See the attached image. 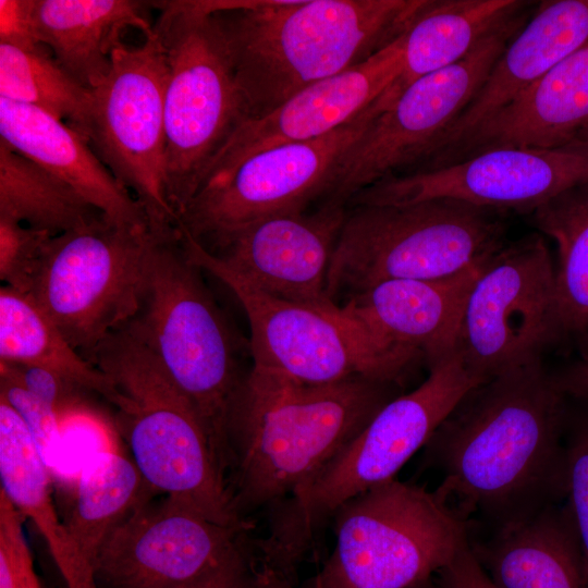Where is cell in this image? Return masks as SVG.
Returning <instances> with one entry per match:
<instances>
[{"label":"cell","instance_id":"obj_15","mask_svg":"<svg viewBox=\"0 0 588 588\" xmlns=\"http://www.w3.org/2000/svg\"><path fill=\"white\" fill-rule=\"evenodd\" d=\"M561 338L555 267L540 234L505 244L488 260L466 302L456 350L480 383L541 358Z\"/></svg>","mask_w":588,"mask_h":588},{"label":"cell","instance_id":"obj_37","mask_svg":"<svg viewBox=\"0 0 588 588\" xmlns=\"http://www.w3.org/2000/svg\"><path fill=\"white\" fill-rule=\"evenodd\" d=\"M24 517L0 489V588L19 587V541Z\"/></svg>","mask_w":588,"mask_h":588},{"label":"cell","instance_id":"obj_38","mask_svg":"<svg viewBox=\"0 0 588 588\" xmlns=\"http://www.w3.org/2000/svg\"><path fill=\"white\" fill-rule=\"evenodd\" d=\"M259 564L254 541L218 569L174 588H255Z\"/></svg>","mask_w":588,"mask_h":588},{"label":"cell","instance_id":"obj_19","mask_svg":"<svg viewBox=\"0 0 588 588\" xmlns=\"http://www.w3.org/2000/svg\"><path fill=\"white\" fill-rule=\"evenodd\" d=\"M404 34L368 60L302 89L261 117L242 121L204 181L254 154L321 137L356 118L400 74Z\"/></svg>","mask_w":588,"mask_h":588},{"label":"cell","instance_id":"obj_21","mask_svg":"<svg viewBox=\"0 0 588 588\" xmlns=\"http://www.w3.org/2000/svg\"><path fill=\"white\" fill-rule=\"evenodd\" d=\"M588 125V42L559 62L456 146L425 167L433 170L498 148L553 149Z\"/></svg>","mask_w":588,"mask_h":588},{"label":"cell","instance_id":"obj_5","mask_svg":"<svg viewBox=\"0 0 588 588\" xmlns=\"http://www.w3.org/2000/svg\"><path fill=\"white\" fill-rule=\"evenodd\" d=\"M428 368L421 384L389 401L311 479L266 511L267 534L255 540L264 567L296 580L299 565L336 509L394 479L464 395L480 384L456 348Z\"/></svg>","mask_w":588,"mask_h":588},{"label":"cell","instance_id":"obj_10","mask_svg":"<svg viewBox=\"0 0 588 588\" xmlns=\"http://www.w3.org/2000/svg\"><path fill=\"white\" fill-rule=\"evenodd\" d=\"M189 259L236 296L250 329V368L303 384L319 385L353 376L397 383L409 355L380 344L342 306L324 308L272 296L225 266L180 230Z\"/></svg>","mask_w":588,"mask_h":588},{"label":"cell","instance_id":"obj_43","mask_svg":"<svg viewBox=\"0 0 588 588\" xmlns=\"http://www.w3.org/2000/svg\"><path fill=\"white\" fill-rule=\"evenodd\" d=\"M255 588H321V584L318 576H315L305 584L297 586L295 581L260 567Z\"/></svg>","mask_w":588,"mask_h":588},{"label":"cell","instance_id":"obj_35","mask_svg":"<svg viewBox=\"0 0 588 588\" xmlns=\"http://www.w3.org/2000/svg\"><path fill=\"white\" fill-rule=\"evenodd\" d=\"M49 234L0 217V279L28 293Z\"/></svg>","mask_w":588,"mask_h":588},{"label":"cell","instance_id":"obj_4","mask_svg":"<svg viewBox=\"0 0 588 588\" xmlns=\"http://www.w3.org/2000/svg\"><path fill=\"white\" fill-rule=\"evenodd\" d=\"M123 328L189 401L226 478L234 465L235 418L249 373L242 370L240 357L249 344L244 346L234 334L179 230L152 234L140 305Z\"/></svg>","mask_w":588,"mask_h":588},{"label":"cell","instance_id":"obj_27","mask_svg":"<svg viewBox=\"0 0 588 588\" xmlns=\"http://www.w3.org/2000/svg\"><path fill=\"white\" fill-rule=\"evenodd\" d=\"M528 4L520 0H428L404 34L400 74L377 99L382 111L417 79L463 59Z\"/></svg>","mask_w":588,"mask_h":588},{"label":"cell","instance_id":"obj_36","mask_svg":"<svg viewBox=\"0 0 588 588\" xmlns=\"http://www.w3.org/2000/svg\"><path fill=\"white\" fill-rule=\"evenodd\" d=\"M0 376L13 380L49 406L57 414L59 420L66 413L86 402L82 394L83 391H86L85 389L62 375L41 366L0 362Z\"/></svg>","mask_w":588,"mask_h":588},{"label":"cell","instance_id":"obj_33","mask_svg":"<svg viewBox=\"0 0 588 588\" xmlns=\"http://www.w3.org/2000/svg\"><path fill=\"white\" fill-rule=\"evenodd\" d=\"M565 507L580 551L585 588H588V415L566 416Z\"/></svg>","mask_w":588,"mask_h":588},{"label":"cell","instance_id":"obj_6","mask_svg":"<svg viewBox=\"0 0 588 588\" xmlns=\"http://www.w3.org/2000/svg\"><path fill=\"white\" fill-rule=\"evenodd\" d=\"M88 360L113 383L117 427L148 485L209 519L246 530L203 424L154 355L125 328L107 336Z\"/></svg>","mask_w":588,"mask_h":588},{"label":"cell","instance_id":"obj_28","mask_svg":"<svg viewBox=\"0 0 588 588\" xmlns=\"http://www.w3.org/2000/svg\"><path fill=\"white\" fill-rule=\"evenodd\" d=\"M0 362L37 365L53 370L111 404V380L78 353L29 293L0 287Z\"/></svg>","mask_w":588,"mask_h":588},{"label":"cell","instance_id":"obj_24","mask_svg":"<svg viewBox=\"0 0 588 588\" xmlns=\"http://www.w3.org/2000/svg\"><path fill=\"white\" fill-rule=\"evenodd\" d=\"M146 7L132 0H34L36 36L68 74L93 90L108 75L127 28L152 33Z\"/></svg>","mask_w":588,"mask_h":588},{"label":"cell","instance_id":"obj_44","mask_svg":"<svg viewBox=\"0 0 588 588\" xmlns=\"http://www.w3.org/2000/svg\"><path fill=\"white\" fill-rule=\"evenodd\" d=\"M569 147L583 148L588 150V125L583 127L569 143Z\"/></svg>","mask_w":588,"mask_h":588},{"label":"cell","instance_id":"obj_42","mask_svg":"<svg viewBox=\"0 0 588 588\" xmlns=\"http://www.w3.org/2000/svg\"><path fill=\"white\" fill-rule=\"evenodd\" d=\"M19 587L42 588L36 574L34 560L23 535L19 541Z\"/></svg>","mask_w":588,"mask_h":588},{"label":"cell","instance_id":"obj_17","mask_svg":"<svg viewBox=\"0 0 588 588\" xmlns=\"http://www.w3.org/2000/svg\"><path fill=\"white\" fill-rule=\"evenodd\" d=\"M248 531L170 495L150 499L108 536L94 560L95 577L99 588H174L229 562L252 541Z\"/></svg>","mask_w":588,"mask_h":588},{"label":"cell","instance_id":"obj_11","mask_svg":"<svg viewBox=\"0 0 588 588\" xmlns=\"http://www.w3.org/2000/svg\"><path fill=\"white\" fill-rule=\"evenodd\" d=\"M151 243L107 220L48 241L28 293L87 360L138 311Z\"/></svg>","mask_w":588,"mask_h":588},{"label":"cell","instance_id":"obj_20","mask_svg":"<svg viewBox=\"0 0 588 588\" xmlns=\"http://www.w3.org/2000/svg\"><path fill=\"white\" fill-rule=\"evenodd\" d=\"M490 257L449 277L385 281L340 306L380 344L429 366L456 348L466 302Z\"/></svg>","mask_w":588,"mask_h":588},{"label":"cell","instance_id":"obj_13","mask_svg":"<svg viewBox=\"0 0 588 588\" xmlns=\"http://www.w3.org/2000/svg\"><path fill=\"white\" fill-rule=\"evenodd\" d=\"M526 19L520 11L491 30L463 59L417 79L401 93L339 162L328 203L347 205L366 187L422 166Z\"/></svg>","mask_w":588,"mask_h":588},{"label":"cell","instance_id":"obj_39","mask_svg":"<svg viewBox=\"0 0 588 588\" xmlns=\"http://www.w3.org/2000/svg\"><path fill=\"white\" fill-rule=\"evenodd\" d=\"M33 12L34 0H0V44L27 49L41 46Z\"/></svg>","mask_w":588,"mask_h":588},{"label":"cell","instance_id":"obj_7","mask_svg":"<svg viewBox=\"0 0 588 588\" xmlns=\"http://www.w3.org/2000/svg\"><path fill=\"white\" fill-rule=\"evenodd\" d=\"M500 212L446 198L348 207L330 264L328 296L341 305L385 281L457 273L506 244Z\"/></svg>","mask_w":588,"mask_h":588},{"label":"cell","instance_id":"obj_1","mask_svg":"<svg viewBox=\"0 0 588 588\" xmlns=\"http://www.w3.org/2000/svg\"><path fill=\"white\" fill-rule=\"evenodd\" d=\"M565 394L541 358L477 384L425 445L437 494L493 531L565 499Z\"/></svg>","mask_w":588,"mask_h":588},{"label":"cell","instance_id":"obj_46","mask_svg":"<svg viewBox=\"0 0 588 588\" xmlns=\"http://www.w3.org/2000/svg\"><path fill=\"white\" fill-rule=\"evenodd\" d=\"M587 344H588V343H587ZM584 363L588 366V357H587V359H586Z\"/></svg>","mask_w":588,"mask_h":588},{"label":"cell","instance_id":"obj_23","mask_svg":"<svg viewBox=\"0 0 588 588\" xmlns=\"http://www.w3.org/2000/svg\"><path fill=\"white\" fill-rule=\"evenodd\" d=\"M0 140L65 182L108 222L149 229L147 216L88 142L38 108L0 97Z\"/></svg>","mask_w":588,"mask_h":588},{"label":"cell","instance_id":"obj_30","mask_svg":"<svg viewBox=\"0 0 588 588\" xmlns=\"http://www.w3.org/2000/svg\"><path fill=\"white\" fill-rule=\"evenodd\" d=\"M529 215L532 224L558 247L560 334L588 343V182L560 193Z\"/></svg>","mask_w":588,"mask_h":588},{"label":"cell","instance_id":"obj_22","mask_svg":"<svg viewBox=\"0 0 588 588\" xmlns=\"http://www.w3.org/2000/svg\"><path fill=\"white\" fill-rule=\"evenodd\" d=\"M588 42V0L542 1L514 36L486 81L440 138L421 169Z\"/></svg>","mask_w":588,"mask_h":588},{"label":"cell","instance_id":"obj_16","mask_svg":"<svg viewBox=\"0 0 588 588\" xmlns=\"http://www.w3.org/2000/svg\"><path fill=\"white\" fill-rule=\"evenodd\" d=\"M588 182V150L498 148L433 170L400 174L354 195L348 207L455 199L498 211L530 213Z\"/></svg>","mask_w":588,"mask_h":588},{"label":"cell","instance_id":"obj_2","mask_svg":"<svg viewBox=\"0 0 588 588\" xmlns=\"http://www.w3.org/2000/svg\"><path fill=\"white\" fill-rule=\"evenodd\" d=\"M428 0L213 1L244 120L399 39Z\"/></svg>","mask_w":588,"mask_h":588},{"label":"cell","instance_id":"obj_9","mask_svg":"<svg viewBox=\"0 0 588 588\" xmlns=\"http://www.w3.org/2000/svg\"><path fill=\"white\" fill-rule=\"evenodd\" d=\"M331 520L321 588H411L470 541L468 520L436 491L395 478L345 501Z\"/></svg>","mask_w":588,"mask_h":588},{"label":"cell","instance_id":"obj_31","mask_svg":"<svg viewBox=\"0 0 588 588\" xmlns=\"http://www.w3.org/2000/svg\"><path fill=\"white\" fill-rule=\"evenodd\" d=\"M0 217L50 236L107 220L70 185L1 140Z\"/></svg>","mask_w":588,"mask_h":588},{"label":"cell","instance_id":"obj_32","mask_svg":"<svg viewBox=\"0 0 588 588\" xmlns=\"http://www.w3.org/2000/svg\"><path fill=\"white\" fill-rule=\"evenodd\" d=\"M0 97L50 113L83 135L91 90L79 85L41 45L0 44Z\"/></svg>","mask_w":588,"mask_h":588},{"label":"cell","instance_id":"obj_25","mask_svg":"<svg viewBox=\"0 0 588 588\" xmlns=\"http://www.w3.org/2000/svg\"><path fill=\"white\" fill-rule=\"evenodd\" d=\"M497 588H585L578 540L565 505L553 504L471 541Z\"/></svg>","mask_w":588,"mask_h":588},{"label":"cell","instance_id":"obj_29","mask_svg":"<svg viewBox=\"0 0 588 588\" xmlns=\"http://www.w3.org/2000/svg\"><path fill=\"white\" fill-rule=\"evenodd\" d=\"M76 487L75 504L65 523L94 566L99 549L113 529L157 491L117 445L87 461Z\"/></svg>","mask_w":588,"mask_h":588},{"label":"cell","instance_id":"obj_12","mask_svg":"<svg viewBox=\"0 0 588 588\" xmlns=\"http://www.w3.org/2000/svg\"><path fill=\"white\" fill-rule=\"evenodd\" d=\"M380 111L373 101L321 137L259 151L208 176L179 216L177 229L211 249L255 222L328 203L339 162Z\"/></svg>","mask_w":588,"mask_h":588},{"label":"cell","instance_id":"obj_26","mask_svg":"<svg viewBox=\"0 0 588 588\" xmlns=\"http://www.w3.org/2000/svg\"><path fill=\"white\" fill-rule=\"evenodd\" d=\"M50 475L23 420L0 399V489L42 537L64 588H99L91 562L56 512Z\"/></svg>","mask_w":588,"mask_h":588},{"label":"cell","instance_id":"obj_41","mask_svg":"<svg viewBox=\"0 0 588 588\" xmlns=\"http://www.w3.org/2000/svg\"><path fill=\"white\" fill-rule=\"evenodd\" d=\"M555 378L565 395L588 401V366L585 363L571 367Z\"/></svg>","mask_w":588,"mask_h":588},{"label":"cell","instance_id":"obj_18","mask_svg":"<svg viewBox=\"0 0 588 588\" xmlns=\"http://www.w3.org/2000/svg\"><path fill=\"white\" fill-rule=\"evenodd\" d=\"M347 209L346 204L326 203L311 211L268 218L207 250L272 296L333 307L338 304L328 296V274Z\"/></svg>","mask_w":588,"mask_h":588},{"label":"cell","instance_id":"obj_3","mask_svg":"<svg viewBox=\"0 0 588 588\" xmlns=\"http://www.w3.org/2000/svg\"><path fill=\"white\" fill-rule=\"evenodd\" d=\"M368 376L310 385L250 368L234 427L229 489L246 520L293 494L395 395Z\"/></svg>","mask_w":588,"mask_h":588},{"label":"cell","instance_id":"obj_40","mask_svg":"<svg viewBox=\"0 0 588 588\" xmlns=\"http://www.w3.org/2000/svg\"><path fill=\"white\" fill-rule=\"evenodd\" d=\"M441 588H497L477 561L470 541L434 575Z\"/></svg>","mask_w":588,"mask_h":588},{"label":"cell","instance_id":"obj_34","mask_svg":"<svg viewBox=\"0 0 588 588\" xmlns=\"http://www.w3.org/2000/svg\"><path fill=\"white\" fill-rule=\"evenodd\" d=\"M0 399L21 417L50 474L65 468L62 428L57 414L13 380L0 376Z\"/></svg>","mask_w":588,"mask_h":588},{"label":"cell","instance_id":"obj_45","mask_svg":"<svg viewBox=\"0 0 588 588\" xmlns=\"http://www.w3.org/2000/svg\"><path fill=\"white\" fill-rule=\"evenodd\" d=\"M411 588H441L440 585L437 583L434 576L422 581V583H419Z\"/></svg>","mask_w":588,"mask_h":588},{"label":"cell","instance_id":"obj_8","mask_svg":"<svg viewBox=\"0 0 588 588\" xmlns=\"http://www.w3.org/2000/svg\"><path fill=\"white\" fill-rule=\"evenodd\" d=\"M154 30L164 49V186L177 216L213 159L244 121L234 69L209 1L152 2Z\"/></svg>","mask_w":588,"mask_h":588},{"label":"cell","instance_id":"obj_14","mask_svg":"<svg viewBox=\"0 0 588 588\" xmlns=\"http://www.w3.org/2000/svg\"><path fill=\"white\" fill-rule=\"evenodd\" d=\"M167 61L155 33L112 53L106 78L91 90L83 137L143 207L155 235L177 231L164 186Z\"/></svg>","mask_w":588,"mask_h":588}]
</instances>
